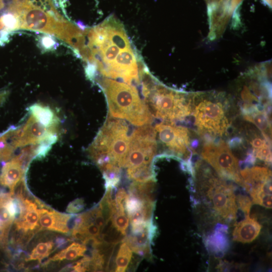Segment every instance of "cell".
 <instances>
[{
  "mask_svg": "<svg viewBox=\"0 0 272 272\" xmlns=\"http://www.w3.org/2000/svg\"><path fill=\"white\" fill-rule=\"evenodd\" d=\"M29 109L31 114L45 126H58V118L50 107L40 104H34Z\"/></svg>",
  "mask_w": 272,
  "mask_h": 272,
  "instance_id": "obj_19",
  "label": "cell"
},
{
  "mask_svg": "<svg viewBox=\"0 0 272 272\" xmlns=\"http://www.w3.org/2000/svg\"><path fill=\"white\" fill-rule=\"evenodd\" d=\"M142 76L145 102L153 116L171 122L184 119L192 113L191 94L168 88L145 71Z\"/></svg>",
  "mask_w": 272,
  "mask_h": 272,
  "instance_id": "obj_3",
  "label": "cell"
},
{
  "mask_svg": "<svg viewBox=\"0 0 272 272\" xmlns=\"http://www.w3.org/2000/svg\"><path fill=\"white\" fill-rule=\"evenodd\" d=\"M129 218L125 210H116L111 219L112 224L121 235H126L129 224Z\"/></svg>",
  "mask_w": 272,
  "mask_h": 272,
  "instance_id": "obj_27",
  "label": "cell"
},
{
  "mask_svg": "<svg viewBox=\"0 0 272 272\" xmlns=\"http://www.w3.org/2000/svg\"><path fill=\"white\" fill-rule=\"evenodd\" d=\"M10 193L0 194V238L6 239L16 216L20 213V203Z\"/></svg>",
  "mask_w": 272,
  "mask_h": 272,
  "instance_id": "obj_13",
  "label": "cell"
},
{
  "mask_svg": "<svg viewBox=\"0 0 272 272\" xmlns=\"http://www.w3.org/2000/svg\"><path fill=\"white\" fill-rule=\"evenodd\" d=\"M82 54L94 72L130 83L139 76L140 59L122 25L113 16L90 30Z\"/></svg>",
  "mask_w": 272,
  "mask_h": 272,
  "instance_id": "obj_1",
  "label": "cell"
},
{
  "mask_svg": "<svg viewBox=\"0 0 272 272\" xmlns=\"http://www.w3.org/2000/svg\"><path fill=\"white\" fill-rule=\"evenodd\" d=\"M263 1L264 2H265L268 6L271 7V0H263Z\"/></svg>",
  "mask_w": 272,
  "mask_h": 272,
  "instance_id": "obj_34",
  "label": "cell"
},
{
  "mask_svg": "<svg viewBox=\"0 0 272 272\" xmlns=\"http://www.w3.org/2000/svg\"><path fill=\"white\" fill-rule=\"evenodd\" d=\"M23 164L16 158H13L3 167L0 174V184L8 187L13 194L17 183L22 179Z\"/></svg>",
  "mask_w": 272,
  "mask_h": 272,
  "instance_id": "obj_18",
  "label": "cell"
},
{
  "mask_svg": "<svg viewBox=\"0 0 272 272\" xmlns=\"http://www.w3.org/2000/svg\"><path fill=\"white\" fill-rule=\"evenodd\" d=\"M40 42L42 48L45 50L53 49L55 44L54 40L50 36L47 35L43 36L40 39Z\"/></svg>",
  "mask_w": 272,
  "mask_h": 272,
  "instance_id": "obj_29",
  "label": "cell"
},
{
  "mask_svg": "<svg viewBox=\"0 0 272 272\" xmlns=\"http://www.w3.org/2000/svg\"><path fill=\"white\" fill-rule=\"evenodd\" d=\"M126 122L109 115L88 153L100 169L123 167L129 146L130 137Z\"/></svg>",
  "mask_w": 272,
  "mask_h": 272,
  "instance_id": "obj_2",
  "label": "cell"
},
{
  "mask_svg": "<svg viewBox=\"0 0 272 272\" xmlns=\"http://www.w3.org/2000/svg\"><path fill=\"white\" fill-rule=\"evenodd\" d=\"M241 110L244 119L254 124L264 138L270 142L271 124L265 107L254 106Z\"/></svg>",
  "mask_w": 272,
  "mask_h": 272,
  "instance_id": "obj_16",
  "label": "cell"
},
{
  "mask_svg": "<svg viewBox=\"0 0 272 272\" xmlns=\"http://www.w3.org/2000/svg\"><path fill=\"white\" fill-rule=\"evenodd\" d=\"M98 83L106 98L109 116L140 126L152 122L153 115L134 86L106 77Z\"/></svg>",
  "mask_w": 272,
  "mask_h": 272,
  "instance_id": "obj_4",
  "label": "cell"
},
{
  "mask_svg": "<svg viewBox=\"0 0 272 272\" xmlns=\"http://www.w3.org/2000/svg\"><path fill=\"white\" fill-rule=\"evenodd\" d=\"M132 257V251L124 241L120 244L115 259L116 272H123L127 269Z\"/></svg>",
  "mask_w": 272,
  "mask_h": 272,
  "instance_id": "obj_25",
  "label": "cell"
},
{
  "mask_svg": "<svg viewBox=\"0 0 272 272\" xmlns=\"http://www.w3.org/2000/svg\"><path fill=\"white\" fill-rule=\"evenodd\" d=\"M157 152L156 133L151 125L135 129L130 137L128 151L123 165L130 168L152 165Z\"/></svg>",
  "mask_w": 272,
  "mask_h": 272,
  "instance_id": "obj_6",
  "label": "cell"
},
{
  "mask_svg": "<svg viewBox=\"0 0 272 272\" xmlns=\"http://www.w3.org/2000/svg\"><path fill=\"white\" fill-rule=\"evenodd\" d=\"M53 246L54 243L52 241L38 243L32 250L29 257L26 259V260H39L40 261L49 255Z\"/></svg>",
  "mask_w": 272,
  "mask_h": 272,
  "instance_id": "obj_26",
  "label": "cell"
},
{
  "mask_svg": "<svg viewBox=\"0 0 272 272\" xmlns=\"http://www.w3.org/2000/svg\"><path fill=\"white\" fill-rule=\"evenodd\" d=\"M21 200L20 216L17 226L19 229L25 232L35 230L39 226V210L34 202L27 199Z\"/></svg>",
  "mask_w": 272,
  "mask_h": 272,
  "instance_id": "obj_15",
  "label": "cell"
},
{
  "mask_svg": "<svg viewBox=\"0 0 272 272\" xmlns=\"http://www.w3.org/2000/svg\"><path fill=\"white\" fill-rule=\"evenodd\" d=\"M201 157L221 177L241 185L238 159L224 141H210L205 144L201 150Z\"/></svg>",
  "mask_w": 272,
  "mask_h": 272,
  "instance_id": "obj_7",
  "label": "cell"
},
{
  "mask_svg": "<svg viewBox=\"0 0 272 272\" xmlns=\"http://www.w3.org/2000/svg\"><path fill=\"white\" fill-rule=\"evenodd\" d=\"M261 229V226L255 218L247 216L236 225L233 239L243 243L251 242L258 236Z\"/></svg>",
  "mask_w": 272,
  "mask_h": 272,
  "instance_id": "obj_17",
  "label": "cell"
},
{
  "mask_svg": "<svg viewBox=\"0 0 272 272\" xmlns=\"http://www.w3.org/2000/svg\"><path fill=\"white\" fill-rule=\"evenodd\" d=\"M243 0H231V7L232 11L234 13L235 11L238 8Z\"/></svg>",
  "mask_w": 272,
  "mask_h": 272,
  "instance_id": "obj_31",
  "label": "cell"
},
{
  "mask_svg": "<svg viewBox=\"0 0 272 272\" xmlns=\"http://www.w3.org/2000/svg\"><path fill=\"white\" fill-rule=\"evenodd\" d=\"M242 186L248 192L251 189L271 180V171L265 167L254 166L240 171Z\"/></svg>",
  "mask_w": 272,
  "mask_h": 272,
  "instance_id": "obj_14",
  "label": "cell"
},
{
  "mask_svg": "<svg viewBox=\"0 0 272 272\" xmlns=\"http://www.w3.org/2000/svg\"><path fill=\"white\" fill-rule=\"evenodd\" d=\"M155 129L159 141L170 152L179 156L188 154L190 134L187 128L167 122L156 125Z\"/></svg>",
  "mask_w": 272,
  "mask_h": 272,
  "instance_id": "obj_9",
  "label": "cell"
},
{
  "mask_svg": "<svg viewBox=\"0 0 272 272\" xmlns=\"http://www.w3.org/2000/svg\"><path fill=\"white\" fill-rule=\"evenodd\" d=\"M127 175L128 178L133 181L145 182L156 181L152 165L127 168Z\"/></svg>",
  "mask_w": 272,
  "mask_h": 272,
  "instance_id": "obj_24",
  "label": "cell"
},
{
  "mask_svg": "<svg viewBox=\"0 0 272 272\" xmlns=\"http://www.w3.org/2000/svg\"><path fill=\"white\" fill-rule=\"evenodd\" d=\"M206 185V196L215 213L225 220L235 219L238 207L233 186L215 177L208 179Z\"/></svg>",
  "mask_w": 272,
  "mask_h": 272,
  "instance_id": "obj_8",
  "label": "cell"
},
{
  "mask_svg": "<svg viewBox=\"0 0 272 272\" xmlns=\"http://www.w3.org/2000/svg\"><path fill=\"white\" fill-rule=\"evenodd\" d=\"M58 126L47 127L31 114L22 127L20 147L29 145L51 146L58 139Z\"/></svg>",
  "mask_w": 272,
  "mask_h": 272,
  "instance_id": "obj_10",
  "label": "cell"
},
{
  "mask_svg": "<svg viewBox=\"0 0 272 272\" xmlns=\"http://www.w3.org/2000/svg\"><path fill=\"white\" fill-rule=\"evenodd\" d=\"M248 192L253 203L267 209L271 208V180L251 189Z\"/></svg>",
  "mask_w": 272,
  "mask_h": 272,
  "instance_id": "obj_21",
  "label": "cell"
},
{
  "mask_svg": "<svg viewBox=\"0 0 272 272\" xmlns=\"http://www.w3.org/2000/svg\"><path fill=\"white\" fill-rule=\"evenodd\" d=\"M87 248L84 244L73 242L52 256L50 260L54 261L63 260H73L83 256Z\"/></svg>",
  "mask_w": 272,
  "mask_h": 272,
  "instance_id": "obj_22",
  "label": "cell"
},
{
  "mask_svg": "<svg viewBox=\"0 0 272 272\" xmlns=\"http://www.w3.org/2000/svg\"><path fill=\"white\" fill-rule=\"evenodd\" d=\"M8 92L6 91H1L0 92V106L4 103L8 95Z\"/></svg>",
  "mask_w": 272,
  "mask_h": 272,
  "instance_id": "obj_32",
  "label": "cell"
},
{
  "mask_svg": "<svg viewBox=\"0 0 272 272\" xmlns=\"http://www.w3.org/2000/svg\"><path fill=\"white\" fill-rule=\"evenodd\" d=\"M207 3V5L213 4H218L220 3H222L224 2H231V0H206Z\"/></svg>",
  "mask_w": 272,
  "mask_h": 272,
  "instance_id": "obj_33",
  "label": "cell"
},
{
  "mask_svg": "<svg viewBox=\"0 0 272 272\" xmlns=\"http://www.w3.org/2000/svg\"><path fill=\"white\" fill-rule=\"evenodd\" d=\"M84 202L81 199H77L71 203L67 208V211L70 213H78L84 209Z\"/></svg>",
  "mask_w": 272,
  "mask_h": 272,
  "instance_id": "obj_30",
  "label": "cell"
},
{
  "mask_svg": "<svg viewBox=\"0 0 272 272\" xmlns=\"http://www.w3.org/2000/svg\"><path fill=\"white\" fill-rule=\"evenodd\" d=\"M236 198L238 207L244 213L245 217L249 216L252 206L250 199L247 196L240 194H238Z\"/></svg>",
  "mask_w": 272,
  "mask_h": 272,
  "instance_id": "obj_28",
  "label": "cell"
},
{
  "mask_svg": "<svg viewBox=\"0 0 272 272\" xmlns=\"http://www.w3.org/2000/svg\"><path fill=\"white\" fill-rule=\"evenodd\" d=\"M270 143L266 139L263 140L259 137H255L250 142L253 148V155L254 157L266 163L271 162V152Z\"/></svg>",
  "mask_w": 272,
  "mask_h": 272,
  "instance_id": "obj_23",
  "label": "cell"
},
{
  "mask_svg": "<svg viewBox=\"0 0 272 272\" xmlns=\"http://www.w3.org/2000/svg\"><path fill=\"white\" fill-rule=\"evenodd\" d=\"M39 225L43 229L67 233L74 227L76 216L71 222L74 216L44 209H39Z\"/></svg>",
  "mask_w": 272,
  "mask_h": 272,
  "instance_id": "obj_12",
  "label": "cell"
},
{
  "mask_svg": "<svg viewBox=\"0 0 272 272\" xmlns=\"http://www.w3.org/2000/svg\"><path fill=\"white\" fill-rule=\"evenodd\" d=\"M156 231V227L152 221L131 227L130 234L123 241L126 242L133 252L149 257L151 255V243Z\"/></svg>",
  "mask_w": 272,
  "mask_h": 272,
  "instance_id": "obj_11",
  "label": "cell"
},
{
  "mask_svg": "<svg viewBox=\"0 0 272 272\" xmlns=\"http://www.w3.org/2000/svg\"><path fill=\"white\" fill-rule=\"evenodd\" d=\"M223 97L221 93L191 94L194 124L200 133L216 137L227 132L230 123L222 101Z\"/></svg>",
  "mask_w": 272,
  "mask_h": 272,
  "instance_id": "obj_5",
  "label": "cell"
},
{
  "mask_svg": "<svg viewBox=\"0 0 272 272\" xmlns=\"http://www.w3.org/2000/svg\"><path fill=\"white\" fill-rule=\"evenodd\" d=\"M155 182V180L145 182L133 181L129 187L128 194L142 201L155 202L154 200Z\"/></svg>",
  "mask_w": 272,
  "mask_h": 272,
  "instance_id": "obj_20",
  "label": "cell"
}]
</instances>
